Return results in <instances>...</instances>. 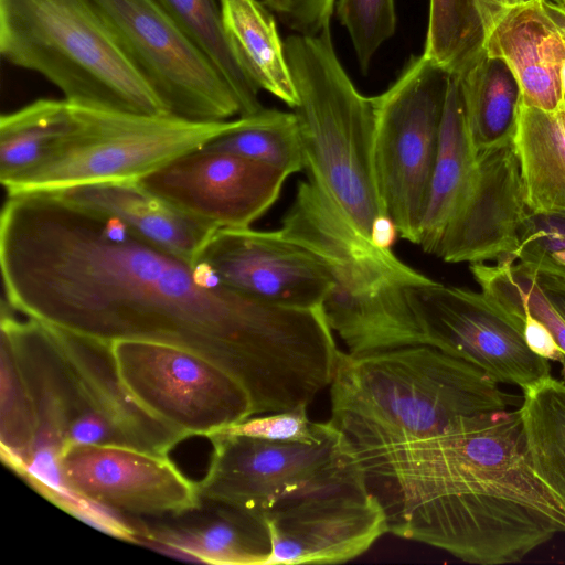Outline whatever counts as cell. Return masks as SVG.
Listing matches in <instances>:
<instances>
[{
	"label": "cell",
	"mask_w": 565,
	"mask_h": 565,
	"mask_svg": "<svg viewBox=\"0 0 565 565\" xmlns=\"http://www.w3.org/2000/svg\"><path fill=\"white\" fill-rule=\"evenodd\" d=\"M0 269L13 310L107 342L147 340L196 352L242 383L254 415L298 402L323 359L318 309L248 297L207 265L53 192L7 196Z\"/></svg>",
	"instance_id": "cell-1"
},
{
	"label": "cell",
	"mask_w": 565,
	"mask_h": 565,
	"mask_svg": "<svg viewBox=\"0 0 565 565\" xmlns=\"http://www.w3.org/2000/svg\"><path fill=\"white\" fill-rule=\"evenodd\" d=\"M355 455L388 533L463 562L516 563L565 533V510L532 466L519 407Z\"/></svg>",
	"instance_id": "cell-2"
},
{
	"label": "cell",
	"mask_w": 565,
	"mask_h": 565,
	"mask_svg": "<svg viewBox=\"0 0 565 565\" xmlns=\"http://www.w3.org/2000/svg\"><path fill=\"white\" fill-rule=\"evenodd\" d=\"M1 302V458L61 509L74 499L61 457L81 445L106 444L166 455L188 438L131 395L111 342L33 318Z\"/></svg>",
	"instance_id": "cell-3"
},
{
	"label": "cell",
	"mask_w": 565,
	"mask_h": 565,
	"mask_svg": "<svg viewBox=\"0 0 565 565\" xmlns=\"http://www.w3.org/2000/svg\"><path fill=\"white\" fill-rule=\"evenodd\" d=\"M329 387L330 423L355 452L427 439L516 403L476 365L428 344L340 351Z\"/></svg>",
	"instance_id": "cell-4"
},
{
	"label": "cell",
	"mask_w": 565,
	"mask_h": 565,
	"mask_svg": "<svg viewBox=\"0 0 565 565\" xmlns=\"http://www.w3.org/2000/svg\"><path fill=\"white\" fill-rule=\"evenodd\" d=\"M281 233L326 267L322 310L352 356L426 344L408 289L434 280L374 245L313 181H300Z\"/></svg>",
	"instance_id": "cell-5"
},
{
	"label": "cell",
	"mask_w": 565,
	"mask_h": 565,
	"mask_svg": "<svg viewBox=\"0 0 565 565\" xmlns=\"http://www.w3.org/2000/svg\"><path fill=\"white\" fill-rule=\"evenodd\" d=\"M0 53L71 104L169 114L90 0H0Z\"/></svg>",
	"instance_id": "cell-6"
},
{
	"label": "cell",
	"mask_w": 565,
	"mask_h": 565,
	"mask_svg": "<svg viewBox=\"0 0 565 565\" xmlns=\"http://www.w3.org/2000/svg\"><path fill=\"white\" fill-rule=\"evenodd\" d=\"M284 47L298 95L294 113L308 179L370 238L374 220L385 214L373 169V99L353 85L330 28L292 34Z\"/></svg>",
	"instance_id": "cell-7"
},
{
	"label": "cell",
	"mask_w": 565,
	"mask_h": 565,
	"mask_svg": "<svg viewBox=\"0 0 565 565\" xmlns=\"http://www.w3.org/2000/svg\"><path fill=\"white\" fill-rule=\"evenodd\" d=\"M72 105L73 124L28 171L3 183L7 195L139 180L230 131L234 120L195 121Z\"/></svg>",
	"instance_id": "cell-8"
},
{
	"label": "cell",
	"mask_w": 565,
	"mask_h": 565,
	"mask_svg": "<svg viewBox=\"0 0 565 565\" xmlns=\"http://www.w3.org/2000/svg\"><path fill=\"white\" fill-rule=\"evenodd\" d=\"M448 76L424 54L413 56L396 81L372 97L377 193L399 236L413 244L426 206Z\"/></svg>",
	"instance_id": "cell-9"
},
{
	"label": "cell",
	"mask_w": 565,
	"mask_h": 565,
	"mask_svg": "<svg viewBox=\"0 0 565 565\" xmlns=\"http://www.w3.org/2000/svg\"><path fill=\"white\" fill-rule=\"evenodd\" d=\"M111 351L135 399L186 437H209L254 415L242 383L196 352L130 339L113 341Z\"/></svg>",
	"instance_id": "cell-10"
},
{
	"label": "cell",
	"mask_w": 565,
	"mask_h": 565,
	"mask_svg": "<svg viewBox=\"0 0 565 565\" xmlns=\"http://www.w3.org/2000/svg\"><path fill=\"white\" fill-rule=\"evenodd\" d=\"M169 114L195 121L239 115L218 70L156 0H90Z\"/></svg>",
	"instance_id": "cell-11"
},
{
	"label": "cell",
	"mask_w": 565,
	"mask_h": 565,
	"mask_svg": "<svg viewBox=\"0 0 565 565\" xmlns=\"http://www.w3.org/2000/svg\"><path fill=\"white\" fill-rule=\"evenodd\" d=\"M212 454L201 498L264 513L276 503L328 482L359 463L337 430L319 444L276 443L217 431L209 436Z\"/></svg>",
	"instance_id": "cell-12"
},
{
	"label": "cell",
	"mask_w": 565,
	"mask_h": 565,
	"mask_svg": "<svg viewBox=\"0 0 565 565\" xmlns=\"http://www.w3.org/2000/svg\"><path fill=\"white\" fill-rule=\"evenodd\" d=\"M273 539L268 565L339 564L387 533V519L362 466L282 500L264 513Z\"/></svg>",
	"instance_id": "cell-13"
},
{
	"label": "cell",
	"mask_w": 565,
	"mask_h": 565,
	"mask_svg": "<svg viewBox=\"0 0 565 565\" xmlns=\"http://www.w3.org/2000/svg\"><path fill=\"white\" fill-rule=\"evenodd\" d=\"M425 343L462 359L500 384L523 390L551 375L522 330L482 292L434 280L408 289Z\"/></svg>",
	"instance_id": "cell-14"
},
{
	"label": "cell",
	"mask_w": 565,
	"mask_h": 565,
	"mask_svg": "<svg viewBox=\"0 0 565 565\" xmlns=\"http://www.w3.org/2000/svg\"><path fill=\"white\" fill-rule=\"evenodd\" d=\"M287 178L263 162L203 146L137 181L180 212L220 230L250 227L278 200Z\"/></svg>",
	"instance_id": "cell-15"
},
{
	"label": "cell",
	"mask_w": 565,
	"mask_h": 565,
	"mask_svg": "<svg viewBox=\"0 0 565 565\" xmlns=\"http://www.w3.org/2000/svg\"><path fill=\"white\" fill-rule=\"evenodd\" d=\"M60 469L70 492L130 521L178 514L201 501L196 483L169 456L134 447L76 446Z\"/></svg>",
	"instance_id": "cell-16"
},
{
	"label": "cell",
	"mask_w": 565,
	"mask_h": 565,
	"mask_svg": "<svg viewBox=\"0 0 565 565\" xmlns=\"http://www.w3.org/2000/svg\"><path fill=\"white\" fill-rule=\"evenodd\" d=\"M196 262L227 287L284 307H321L331 287L323 264L280 230H216Z\"/></svg>",
	"instance_id": "cell-17"
},
{
	"label": "cell",
	"mask_w": 565,
	"mask_h": 565,
	"mask_svg": "<svg viewBox=\"0 0 565 565\" xmlns=\"http://www.w3.org/2000/svg\"><path fill=\"white\" fill-rule=\"evenodd\" d=\"M529 211L513 141L482 150L469 190L435 255L452 264L510 257Z\"/></svg>",
	"instance_id": "cell-18"
},
{
	"label": "cell",
	"mask_w": 565,
	"mask_h": 565,
	"mask_svg": "<svg viewBox=\"0 0 565 565\" xmlns=\"http://www.w3.org/2000/svg\"><path fill=\"white\" fill-rule=\"evenodd\" d=\"M544 0L505 6L492 1L477 7L483 52L502 61L514 75L521 100L543 110L563 104L565 41Z\"/></svg>",
	"instance_id": "cell-19"
},
{
	"label": "cell",
	"mask_w": 565,
	"mask_h": 565,
	"mask_svg": "<svg viewBox=\"0 0 565 565\" xmlns=\"http://www.w3.org/2000/svg\"><path fill=\"white\" fill-rule=\"evenodd\" d=\"M154 521L140 520L138 543L188 559L215 565H268L273 554L266 518L234 504L201 498L199 505Z\"/></svg>",
	"instance_id": "cell-20"
},
{
	"label": "cell",
	"mask_w": 565,
	"mask_h": 565,
	"mask_svg": "<svg viewBox=\"0 0 565 565\" xmlns=\"http://www.w3.org/2000/svg\"><path fill=\"white\" fill-rule=\"evenodd\" d=\"M53 193L119 220L138 236L192 264L216 231L174 209L137 180L90 183Z\"/></svg>",
	"instance_id": "cell-21"
},
{
	"label": "cell",
	"mask_w": 565,
	"mask_h": 565,
	"mask_svg": "<svg viewBox=\"0 0 565 565\" xmlns=\"http://www.w3.org/2000/svg\"><path fill=\"white\" fill-rule=\"evenodd\" d=\"M476 152L468 131L458 74H449L438 147L417 244L435 254L462 203L473 175Z\"/></svg>",
	"instance_id": "cell-22"
},
{
	"label": "cell",
	"mask_w": 565,
	"mask_h": 565,
	"mask_svg": "<svg viewBox=\"0 0 565 565\" xmlns=\"http://www.w3.org/2000/svg\"><path fill=\"white\" fill-rule=\"evenodd\" d=\"M513 143L529 210L565 211V104L543 110L521 100Z\"/></svg>",
	"instance_id": "cell-23"
},
{
	"label": "cell",
	"mask_w": 565,
	"mask_h": 565,
	"mask_svg": "<svg viewBox=\"0 0 565 565\" xmlns=\"http://www.w3.org/2000/svg\"><path fill=\"white\" fill-rule=\"evenodd\" d=\"M226 36L259 87L295 108L298 95L271 12L258 0H218Z\"/></svg>",
	"instance_id": "cell-24"
},
{
	"label": "cell",
	"mask_w": 565,
	"mask_h": 565,
	"mask_svg": "<svg viewBox=\"0 0 565 565\" xmlns=\"http://www.w3.org/2000/svg\"><path fill=\"white\" fill-rule=\"evenodd\" d=\"M457 74L476 154L513 141L521 90L509 67L502 61L488 56L482 50Z\"/></svg>",
	"instance_id": "cell-25"
},
{
	"label": "cell",
	"mask_w": 565,
	"mask_h": 565,
	"mask_svg": "<svg viewBox=\"0 0 565 565\" xmlns=\"http://www.w3.org/2000/svg\"><path fill=\"white\" fill-rule=\"evenodd\" d=\"M564 379L548 375L523 390L519 406L532 466L565 510Z\"/></svg>",
	"instance_id": "cell-26"
},
{
	"label": "cell",
	"mask_w": 565,
	"mask_h": 565,
	"mask_svg": "<svg viewBox=\"0 0 565 565\" xmlns=\"http://www.w3.org/2000/svg\"><path fill=\"white\" fill-rule=\"evenodd\" d=\"M73 124L66 99L39 98L0 118L1 184L41 161Z\"/></svg>",
	"instance_id": "cell-27"
},
{
	"label": "cell",
	"mask_w": 565,
	"mask_h": 565,
	"mask_svg": "<svg viewBox=\"0 0 565 565\" xmlns=\"http://www.w3.org/2000/svg\"><path fill=\"white\" fill-rule=\"evenodd\" d=\"M212 61L239 105V116L263 109L259 87L232 47L223 28L218 0H156Z\"/></svg>",
	"instance_id": "cell-28"
},
{
	"label": "cell",
	"mask_w": 565,
	"mask_h": 565,
	"mask_svg": "<svg viewBox=\"0 0 565 565\" xmlns=\"http://www.w3.org/2000/svg\"><path fill=\"white\" fill-rule=\"evenodd\" d=\"M205 147L263 162L287 177L305 169V156L295 113L263 108L239 117L236 125Z\"/></svg>",
	"instance_id": "cell-29"
},
{
	"label": "cell",
	"mask_w": 565,
	"mask_h": 565,
	"mask_svg": "<svg viewBox=\"0 0 565 565\" xmlns=\"http://www.w3.org/2000/svg\"><path fill=\"white\" fill-rule=\"evenodd\" d=\"M482 41L475 0H429L423 52L427 58L457 74L482 51Z\"/></svg>",
	"instance_id": "cell-30"
},
{
	"label": "cell",
	"mask_w": 565,
	"mask_h": 565,
	"mask_svg": "<svg viewBox=\"0 0 565 565\" xmlns=\"http://www.w3.org/2000/svg\"><path fill=\"white\" fill-rule=\"evenodd\" d=\"M510 258L529 271L565 282V211L525 215Z\"/></svg>",
	"instance_id": "cell-31"
},
{
	"label": "cell",
	"mask_w": 565,
	"mask_h": 565,
	"mask_svg": "<svg viewBox=\"0 0 565 565\" xmlns=\"http://www.w3.org/2000/svg\"><path fill=\"white\" fill-rule=\"evenodd\" d=\"M471 273L479 286L503 291L542 321L565 353V320L547 299L533 273L509 258L498 260L495 265L476 264Z\"/></svg>",
	"instance_id": "cell-32"
},
{
	"label": "cell",
	"mask_w": 565,
	"mask_h": 565,
	"mask_svg": "<svg viewBox=\"0 0 565 565\" xmlns=\"http://www.w3.org/2000/svg\"><path fill=\"white\" fill-rule=\"evenodd\" d=\"M337 15L351 39L363 74H366L380 46L396 29L394 0H339Z\"/></svg>",
	"instance_id": "cell-33"
},
{
	"label": "cell",
	"mask_w": 565,
	"mask_h": 565,
	"mask_svg": "<svg viewBox=\"0 0 565 565\" xmlns=\"http://www.w3.org/2000/svg\"><path fill=\"white\" fill-rule=\"evenodd\" d=\"M338 429L329 422L309 419L307 407L250 416L220 431L276 443L319 444Z\"/></svg>",
	"instance_id": "cell-34"
},
{
	"label": "cell",
	"mask_w": 565,
	"mask_h": 565,
	"mask_svg": "<svg viewBox=\"0 0 565 565\" xmlns=\"http://www.w3.org/2000/svg\"><path fill=\"white\" fill-rule=\"evenodd\" d=\"M296 34L315 35L330 28L334 0H264Z\"/></svg>",
	"instance_id": "cell-35"
},
{
	"label": "cell",
	"mask_w": 565,
	"mask_h": 565,
	"mask_svg": "<svg viewBox=\"0 0 565 565\" xmlns=\"http://www.w3.org/2000/svg\"><path fill=\"white\" fill-rule=\"evenodd\" d=\"M398 233L394 221L386 214L376 217L372 224L370 239L381 248H391Z\"/></svg>",
	"instance_id": "cell-36"
},
{
	"label": "cell",
	"mask_w": 565,
	"mask_h": 565,
	"mask_svg": "<svg viewBox=\"0 0 565 565\" xmlns=\"http://www.w3.org/2000/svg\"><path fill=\"white\" fill-rule=\"evenodd\" d=\"M534 275L547 299L565 320V282L552 277Z\"/></svg>",
	"instance_id": "cell-37"
},
{
	"label": "cell",
	"mask_w": 565,
	"mask_h": 565,
	"mask_svg": "<svg viewBox=\"0 0 565 565\" xmlns=\"http://www.w3.org/2000/svg\"><path fill=\"white\" fill-rule=\"evenodd\" d=\"M543 2L546 11L555 22L565 41V8L558 6L552 0H544ZM563 103L565 104V68L563 73Z\"/></svg>",
	"instance_id": "cell-38"
},
{
	"label": "cell",
	"mask_w": 565,
	"mask_h": 565,
	"mask_svg": "<svg viewBox=\"0 0 565 565\" xmlns=\"http://www.w3.org/2000/svg\"><path fill=\"white\" fill-rule=\"evenodd\" d=\"M531 1H539V0H499L500 3L505 4V6H513V4L525 3V2H531Z\"/></svg>",
	"instance_id": "cell-39"
},
{
	"label": "cell",
	"mask_w": 565,
	"mask_h": 565,
	"mask_svg": "<svg viewBox=\"0 0 565 565\" xmlns=\"http://www.w3.org/2000/svg\"><path fill=\"white\" fill-rule=\"evenodd\" d=\"M492 1H499V0H475L476 8L481 4L490 3Z\"/></svg>",
	"instance_id": "cell-40"
},
{
	"label": "cell",
	"mask_w": 565,
	"mask_h": 565,
	"mask_svg": "<svg viewBox=\"0 0 565 565\" xmlns=\"http://www.w3.org/2000/svg\"><path fill=\"white\" fill-rule=\"evenodd\" d=\"M554 1L555 3H557L558 6L565 8V0H552Z\"/></svg>",
	"instance_id": "cell-41"
}]
</instances>
